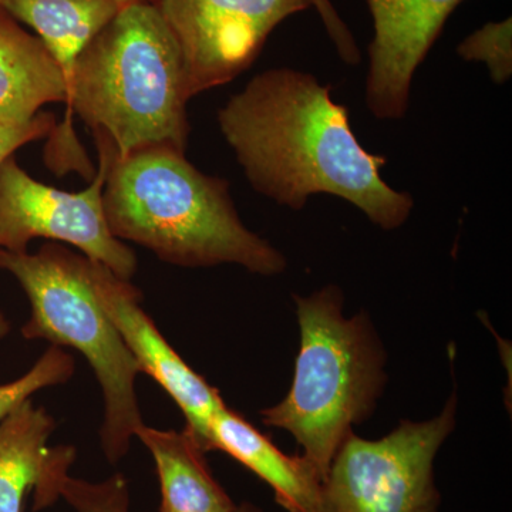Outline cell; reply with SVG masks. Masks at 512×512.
I'll use <instances>...</instances> for the list:
<instances>
[{"label":"cell","instance_id":"cell-10","mask_svg":"<svg viewBox=\"0 0 512 512\" xmlns=\"http://www.w3.org/2000/svg\"><path fill=\"white\" fill-rule=\"evenodd\" d=\"M464 0H367L373 19L366 104L380 120L409 109L414 73Z\"/></svg>","mask_w":512,"mask_h":512},{"label":"cell","instance_id":"cell-15","mask_svg":"<svg viewBox=\"0 0 512 512\" xmlns=\"http://www.w3.org/2000/svg\"><path fill=\"white\" fill-rule=\"evenodd\" d=\"M55 429V419L32 399L0 420V512H23L52 457Z\"/></svg>","mask_w":512,"mask_h":512},{"label":"cell","instance_id":"cell-16","mask_svg":"<svg viewBox=\"0 0 512 512\" xmlns=\"http://www.w3.org/2000/svg\"><path fill=\"white\" fill-rule=\"evenodd\" d=\"M76 451L57 446L35 491L33 510L42 511L63 498L76 512H130V490L123 474L103 481L80 480L70 476Z\"/></svg>","mask_w":512,"mask_h":512},{"label":"cell","instance_id":"cell-18","mask_svg":"<svg viewBox=\"0 0 512 512\" xmlns=\"http://www.w3.org/2000/svg\"><path fill=\"white\" fill-rule=\"evenodd\" d=\"M457 55L467 62L488 67L494 83L503 84L512 74V20L488 22L457 46Z\"/></svg>","mask_w":512,"mask_h":512},{"label":"cell","instance_id":"cell-17","mask_svg":"<svg viewBox=\"0 0 512 512\" xmlns=\"http://www.w3.org/2000/svg\"><path fill=\"white\" fill-rule=\"evenodd\" d=\"M9 332L10 322L5 313L0 311V340L6 338ZM74 369L73 356L59 346H50L29 372L13 382L0 384V420L40 390L69 382Z\"/></svg>","mask_w":512,"mask_h":512},{"label":"cell","instance_id":"cell-19","mask_svg":"<svg viewBox=\"0 0 512 512\" xmlns=\"http://www.w3.org/2000/svg\"><path fill=\"white\" fill-rule=\"evenodd\" d=\"M55 128V116L49 113H39L25 124L0 123V163L26 144L52 136Z\"/></svg>","mask_w":512,"mask_h":512},{"label":"cell","instance_id":"cell-8","mask_svg":"<svg viewBox=\"0 0 512 512\" xmlns=\"http://www.w3.org/2000/svg\"><path fill=\"white\" fill-rule=\"evenodd\" d=\"M156 6L183 57L192 97L237 79L276 26L312 0H147Z\"/></svg>","mask_w":512,"mask_h":512},{"label":"cell","instance_id":"cell-20","mask_svg":"<svg viewBox=\"0 0 512 512\" xmlns=\"http://www.w3.org/2000/svg\"><path fill=\"white\" fill-rule=\"evenodd\" d=\"M312 8L316 9L322 19L326 32L338 50V55L343 62L356 66L362 60L359 47L356 45L355 37L342 18L338 10L330 3V0H312Z\"/></svg>","mask_w":512,"mask_h":512},{"label":"cell","instance_id":"cell-5","mask_svg":"<svg viewBox=\"0 0 512 512\" xmlns=\"http://www.w3.org/2000/svg\"><path fill=\"white\" fill-rule=\"evenodd\" d=\"M0 271L15 276L28 295L32 313L20 329L23 338L86 357L103 393L101 448L109 463H120L144 424L136 393L140 370L97 301L90 259L49 241L36 254L0 249Z\"/></svg>","mask_w":512,"mask_h":512},{"label":"cell","instance_id":"cell-22","mask_svg":"<svg viewBox=\"0 0 512 512\" xmlns=\"http://www.w3.org/2000/svg\"><path fill=\"white\" fill-rule=\"evenodd\" d=\"M143 2V0H117V3L124 8V6L131 5V3Z\"/></svg>","mask_w":512,"mask_h":512},{"label":"cell","instance_id":"cell-12","mask_svg":"<svg viewBox=\"0 0 512 512\" xmlns=\"http://www.w3.org/2000/svg\"><path fill=\"white\" fill-rule=\"evenodd\" d=\"M67 101L62 67L39 37L0 8V123L25 124L46 104Z\"/></svg>","mask_w":512,"mask_h":512},{"label":"cell","instance_id":"cell-6","mask_svg":"<svg viewBox=\"0 0 512 512\" xmlns=\"http://www.w3.org/2000/svg\"><path fill=\"white\" fill-rule=\"evenodd\" d=\"M456 413L453 396L439 416L400 421L383 439L349 433L323 480L319 512H439L434 460Z\"/></svg>","mask_w":512,"mask_h":512},{"label":"cell","instance_id":"cell-7","mask_svg":"<svg viewBox=\"0 0 512 512\" xmlns=\"http://www.w3.org/2000/svg\"><path fill=\"white\" fill-rule=\"evenodd\" d=\"M99 170L83 191L57 190L30 177L15 156L0 163V249L28 252L33 239L64 242L79 249L90 261L130 281L137 258L123 241L111 234L103 210L111 151L110 140L94 134Z\"/></svg>","mask_w":512,"mask_h":512},{"label":"cell","instance_id":"cell-3","mask_svg":"<svg viewBox=\"0 0 512 512\" xmlns=\"http://www.w3.org/2000/svg\"><path fill=\"white\" fill-rule=\"evenodd\" d=\"M183 57L156 6H124L74 66L69 111L117 156L151 146L185 153L190 136Z\"/></svg>","mask_w":512,"mask_h":512},{"label":"cell","instance_id":"cell-11","mask_svg":"<svg viewBox=\"0 0 512 512\" xmlns=\"http://www.w3.org/2000/svg\"><path fill=\"white\" fill-rule=\"evenodd\" d=\"M222 451L272 488L276 503L288 512H319L323 477L305 456L282 453L261 431L227 404L215 414L208 451Z\"/></svg>","mask_w":512,"mask_h":512},{"label":"cell","instance_id":"cell-2","mask_svg":"<svg viewBox=\"0 0 512 512\" xmlns=\"http://www.w3.org/2000/svg\"><path fill=\"white\" fill-rule=\"evenodd\" d=\"M103 210L114 237L147 248L167 264H234L265 276L286 268L281 251L245 227L228 181L201 173L170 146L123 157L113 147Z\"/></svg>","mask_w":512,"mask_h":512},{"label":"cell","instance_id":"cell-14","mask_svg":"<svg viewBox=\"0 0 512 512\" xmlns=\"http://www.w3.org/2000/svg\"><path fill=\"white\" fill-rule=\"evenodd\" d=\"M0 8L35 30L62 67L70 90L80 53L121 6L117 0H0Z\"/></svg>","mask_w":512,"mask_h":512},{"label":"cell","instance_id":"cell-21","mask_svg":"<svg viewBox=\"0 0 512 512\" xmlns=\"http://www.w3.org/2000/svg\"><path fill=\"white\" fill-rule=\"evenodd\" d=\"M231 512H262V510L254 504L242 503L239 505L237 504V507H235L234 511Z\"/></svg>","mask_w":512,"mask_h":512},{"label":"cell","instance_id":"cell-4","mask_svg":"<svg viewBox=\"0 0 512 512\" xmlns=\"http://www.w3.org/2000/svg\"><path fill=\"white\" fill-rule=\"evenodd\" d=\"M295 302L301 332L295 376L285 399L261 416L265 426L291 433L325 480L353 426L375 412L386 382L383 346L363 313L345 318L338 286Z\"/></svg>","mask_w":512,"mask_h":512},{"label":"cell","instance_id":"cell-9","mask_svg":"<svg viewBox=\"0 0 512 512\" xmlns=\"http://www.w3.org/2000/svg\"><path fill=\"white\" fill-rule=\"evenodd\" d=\"M94 293L138 370L158 384L183 412L190 430L208 453V434L215 414L225 406L220 392L198 375L161 335L153 319L141 308V293L99 262L90 261Z\"/></svg>","mask_w":512,"mask_h":512},{"label":"cell","instance_id":"cell-13","mask_svg":"<svg viewBox=\"0 0 512 512\" xmlns=\"http://www.w3.org/2000/svg\"><path fill=\"white\" fill-rule=\"evenodd\" d=\"M140 440L156 463L160 512H231L237 507L212 476L204 450L191 431L140 426Z\"/></svg>","mask_w":512,"mask_h":512},{"label":"cell","instance_id":"cell-1","mask_svg":"<svg viewBox=\"0 0 512 512\" xmlns=\"http://www.w3.org/2000/svg\"><path fill=\"white\" fill-rule=\"evenodd\" d=\"M218 124L252 188L282 207L301 211L312 195H335L386 231L412 214V195L380 174L386 157L363 148L349 110L311 73L256 74L218 111Z\"/></svg>","mask_w":512,"mask_h":512}]
</instances>
